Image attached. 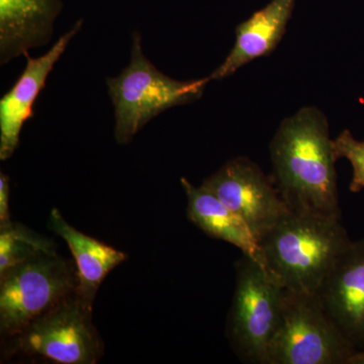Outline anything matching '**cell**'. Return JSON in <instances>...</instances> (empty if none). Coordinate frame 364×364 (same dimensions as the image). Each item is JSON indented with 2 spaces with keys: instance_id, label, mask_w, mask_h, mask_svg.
<instances>
[{
  "instance_id": "ba28073f",
  "label": "cell",
  "mask_w": 364,
  "mask_h": 364,
  "mask_svg": "<svg viewBox=\"0 0 364 364\" xmlns=\"http://www.w3.org/2000/svg\"><path fill=\"white\" fill-rule=\"evenodd\" d=\"M202 186L240 215L259 242L289 210L273 179L248 157L229 160Z\"/></svg>"
},
{
  "instance_id": "2e32d148",
  "label": "cell",
  "mask_w": 364,
  "mask_h": 364,
  "mask_svg": "<svg viewBox=\"0 0 364 364\" xmlns=\"http://www.w3.org/2000/svg\"><path fill=\"white\" fill-rule=\"evenodd\" d=\"M333 149L336 159L348 160L352 167V179L349 189L359 193L364 189V140H358L349 130H344L333 139Z\"/></svg>"
},
{
  "instance_id": "9c48e42d",
  "label": "cell",
  "mask_w": 364,
  "mask_h": 364,
  "mask_svg": "<svg viewBox=\"0 0 364 364\" xmlns=\"http://www.w3.org/2000/svg\"><path fill=\"white\" fill-rule=\"evenodd\" d=\"M316 296L344 338L356 352L364 350V240L345 249Z\"/></svg>"
},
{
  "instance_id": "3957f363",
  "label": "cell",
  "mask_w": 364,
  "mask_h": 364,
  "mask_svg": "<svg viewBox=\"0 0 364 364\" xmlns=\"http://www.w3.org/2000/svg\"><path fill=\"white\" fill-rule=\"evenodd\" d=\"M210 81V76L181 81L165 75L144 54L142 36L134 33L130 63L119 75L107 78L117 143L127 145L162 112L200 100Z\"/></svg>"
},
{
  "instance_id": "30bf717a",
  "label": "cell",
  "mask_w": 364,
  "mask_h": 364,
  "mask_svg": "<svg viewBox=\"0 0 364 364\" xmlns=\"http://www.w3.org/2000/svg\"><path fill=\"white\" fill-rule=\"evenodd\" d=\"M83 20L72 26L51 49L42 56L33 58L25 55L26 64L23 73L0 100V160L13 156L20 144L23 124L33 117V105L44 90L47 79L57 62L65 53L72 39L82 28Z\"/></svg>"
},
{
  "instance_id": "6da1fadb",
  "label": "cell",
  "mask_w": 364,
  "mask_h": 364,
  "mask_svg": "<svg viewBox=\"0 0 364 364\" xmlns=\"http://www.w3.org/2000/svg\"><path fill=\"white\" fill-rule=\"evenodd\" d=\"M269 152L273 181L291 212L340 220L337 159L324 112L304 107L286 117Z\"/></svg>"
},
{
  "instance_id": "9a60e30c",
  "label": "cell",
  "mask_w": 364,
  "mask_h": 364,
  "mask_svg": "<svg viewBox=\"0 0 364 364\" xmlns=\"http://www.w3.org/2000/svg\"><path fill=\"white\" fill-rule=\"evenodd\" d=\"M55 250L51 242L21 225L0 227V274L42 251Z\"/></svg>"
},
{
  "instance_id": "277c9868",
  "label": "cell",
  "mask_w": 364,
  "mask_h": 364,
  "mask_svg": "<svg viewBox=\"0 0 364 364\" xmlns=\"http://www.w3.org/2000/svg\"><path fill=\"white\" fill-rule=\"evenodd\" d=\"M77 272L55 250L42 251L0 274V332L14 338L70 298Z\"/></svg>"
},
{
  "instance_id": "7c38bea8",
  "label": "cell",
  "mask_w": 364,
  "mask_h": 364,
  "mask_svg": "<svg viewBox=\"0 0 364 364\" xmlns=\"http://www.w3.org/2000/svg\"><path fill=\"white\" fill-rule=\"evenodd\" d=\"M296 0H272L236 28V41L224 62L210 74V80L233 76L254 60L272 54L287 32Z\"/></svg>"
},
{
  "instance_id": "7a4b0ae2",
  "label": "cell",
  "mask_w": 364,
  "mask_h": 364,
  "mask_svg": "<svg viewBox=\"0 0 364 364\" xmlns=\"http://www.w3.org/2000/svg\"><path fill=\"white\" fill-rule=\"evenodd\" d=\"M351 242L340 220L289 210L261 238L263 267L287 291L316 294Z\"/></svg>"
},
{
  "instance_id": "5b68a950",
  "label": "cell",
  "mask_w": 364,
  "mask_h": 364,
  "mask_svg": "<svg viewBox=\"0 0 364 364\" xmlns=\"http://www.w3.org/2000/svg\"><path fill=\"white\" fill-rule=\"evenodd\" d=\"M286 289L257 261L243 255L236 264V289L228 318L234 350L248 363H267L282 318Z\"/></svg>"
},
{
  "instance_id": "8fae6325",
  "label": "cell",
  "mask_w": 364,
  "mask_h": 364,
  "mask_svg": "<svg viewBox=\"0 0 364 364\" xmlns=\"http://www.w3.org/2000/svg\"><path fill=\"white\" fill-rule=\"evenodd\" d=\"M62 0H0V64L49 44Z\"/></svg>"
},
{
  "instance_id": "52a82bcc",
  "label": "cell",
  "mask_w": 364,
  "mask_h": 364,
  "mask_svg": "<svg viewBox=\"0 0 364 364\" xmlns=\"http://www.w3.org/2000/svg\"><path fill=\"white\" fill-rule=\"evenodd\" d=\"M92 310L73 296L14 337V350L61 364H93L102 354V341L91 321Z\"/></svg>"
},
{
  "instance_id": "5bb4252c",
  "label": "cell",
  "mask_w": 364,
  "mask_h": 364,
  "mask_svg": "<svg viewBox=\"0 0 364 364\" xmlns=\"http://www.w3.org/2000/svg\"><path fill=\"white\" fill-rule=\"evenodd\" d=\"M181 182L188 198V219L208 236L236 246L263 267L259 240L247 223L203 186L196 188L186 177Z\"/></svg>"
},
{
  "instance_id": "e0dca14e",
  "label": "cell",
  "mask_w": 364,
  "mask_h": 364,
  "mask_svg": "<svg viewBox=\"0 0 364 364\" xmlns=\"http://www.w3.org/2000/svg\"><path fill=\"white\" fill-rule=\"evenodd\" d=\"M9 178L4 172L0 173V227L11 223L9 210Z\"/></svg>"
},
{
  "instance_id": "4fadbf2b",
  "label": "cell",
  "mask_w": 364,
  "mask_h": 364,
  "mask_svg": "<svg viewBox=\"0 0 364 364\" xmlns=\"http://www.w3.org/2000/svg\"><path fill=\"white\" fill-rule=\"evenodd\" d=\"M49 227L66 242L75 260L76 296L92 310L95 294L107 275L127 259V254L78 231L66 222L58 208H53Z\"/></svg>"
},
{
  "instance_id": "8992f818",
  "label": "cell",
  "mask_w": 364,
  "mask_h": 364,
  "mask_svg": "<svg viewBox=\"0 0 364 364\" xmlns=\"http://www.w3.org/2000/svg\"><path fill=\"white\" fill-rule=\"evenodd\" d=\"M355 353L316 294L286 289L282 318L265 364H349Z\"/></svg>"
},
{
  "instance_id": "ac0fdd59",
  "label": "cell",
  "mask_w": 364,
  "mask_h": 364,
  "mask_svg": "<svg viewBox=\"0 0 364 364\" xmlns=\"http://www.w3.org/2000/svg\"><path fill=\"white\" fill-rule=\"evenodd\" d=\"M349 364H364V350L356 352Z\"/></svg>"
}]
</instances>
